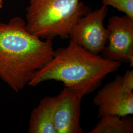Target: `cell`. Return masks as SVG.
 Masks as SVG:
<instances>
[{"label":"cell","mask_w":133,"mask_h":133,"mask_svg":"<svg viewBox=\"0 0 133 133\" xmlns=\"http://www.w3.org/2000/svg\"><path fill=\"white\" fill-rule=\"evenodd\" d=\"M54 52L52 40H43L30 33L21 17L0 22V79L14 92L28 85Z\"/></svg>","instance_id":"6da1fadb"},{"label":"cell","mask_w":133,"mask_h":133,"mask_svg":"<svg viewBox=\"0 0 133 133\" xmlns=\"http://www.w3.org/2000/svg\"><path fill=\"white\" fill-rule=\"evenodd\" d=\"M121 65L90 52L70 40L66 47L55 50L52 59L35 74L28 85L35 87L48 81H61L82 98L100 87L105 77L117 71Z\"/></svg>","instance_id":"7a4b0ae2"},{"label":"cell","mask_w":133,"mask_h":133,"mask_svg":"<svg viewBox=\"0 0 133 133\" xmlns=\"http://www.w3.org/2000/svg\"><path fill=\"white\" fill-rule=\"evenodd\" d=\"M90 11L79 0H30L26 27L43 39H68L78 20Z\"/></svg>","instance_id":"3957f363"},{"label":"cell","mask_w":133,"mask_h":133,"mask_svg":"<svg viewBox=\"0 0 133 133\" xmlns=\"http://www.w3.org/2000/svg\"><path fill=\"white\" fill-rule=\"evenodd\" d=\"M108 8H101L79 19L71 29L69 38L90 52L99 54L108 43L109 33L104 26Z\"/></svg>","instance_id":"277c9868"},{"label":"cell","mask_w":133,"mask_h":133,"mask_svg":"<svg viewBox=\"0 0 133 133\" xmlns=\"http://www.w3.org/2000/svg\"><path fill=\"white\" fill-rule=\"evenodd\" d=\"M108 43L101 56L106 59L133 66V19L125 15L109 20Z\"/></svg>","instance_id":"5b68a950"},{"label":"cell","mask_w":133,"mask_h":133,"mask_svg":"<svg viewBox=\"0 0 133 133\" xmlns=\"http://www.w3.org/2000/svg\"><path fill=\"white\" fill-rule=\"evenodd\" d=\"M93 102L98 108V118L110 114L122 117L133 114V92L124 87L120 75L102 88Z\"/></svg>","instance_id":"8992f818"},{"label":"cell","mask_w":133,"mask_h":133,"mask_svg":"<svg viewBox=\"0 0 133 133\" xmlns=\"http://www.w3.org/2000/svg\"><path fill=\"white\" fill-rule=\"evenodd\" d=\"M56 97L53 121L57 133H82L81 97L64 87Z\"/></svg>","instance_id":"52a82bcc"},{"label":"cell","mask_w":133,"mask_h":133,"mask_svg":"<svg viewBox=\"0 0 133 133\" xmlns=\"http://www.w3.org/2000/svg\"><path fill=\"white\" fill-rule=\"evenodd\" d=\"M56 97L47 96L40 101L30 115L29 133H57L53 116Z\"/></svg>","instance_id":"ba28073f"},{"label":"cell","mask_w":133,"mask_h":133,"mask_svg":"<svg viewBox=\"0 0 133 133\" xmlns=\"http://www.w3.org/2000/svg\"><path fill=\"white\" fill-rule=\"evenodd\" d=\"M89 133H133V118L130 115L110 114L100 117Z\"/></svg>","instance_id":"9c48e42d"},{"label":"cell","mask_w":133,"mask_h":133,"mask_svg":"<svg viewBox=\"0 0 133 133\" xmlns=\"http://www.w3.org/2000/svg\"><path fill=\"white\" fill-rule=\"evenodd\" d=\"M103 5H110L133 19V0H102Z\"/></svg>","instance_id":"30bf717a"},{"label":"cell","mask_w":133,"mask_h":133,"mask_svg":"<svg viewBox=\"0 0 133 133\" xmlns=\"http://www.w3.org/2000/svg\"><path fill=\"white\" fill-rule=\"evenodd\" d=\"M122 82L124 87L127 90L133 91V69L127 70L122 76Z\"/></svg>","instance_id":"8fae6325"},{"label":"cell","mask_w":133,"mask_h":133,"mask_svg":"<svg viewBox=\"0 0 133 133\" xmlns=\"http://www.w3.org/2000/svg\"><path fill=\"white\" fill-rule=\"evenodd\" d=\"M3 5V0H0V9L2 8Z\"/></svg>","instance_id":"7c38bea8"}]
</instances>
